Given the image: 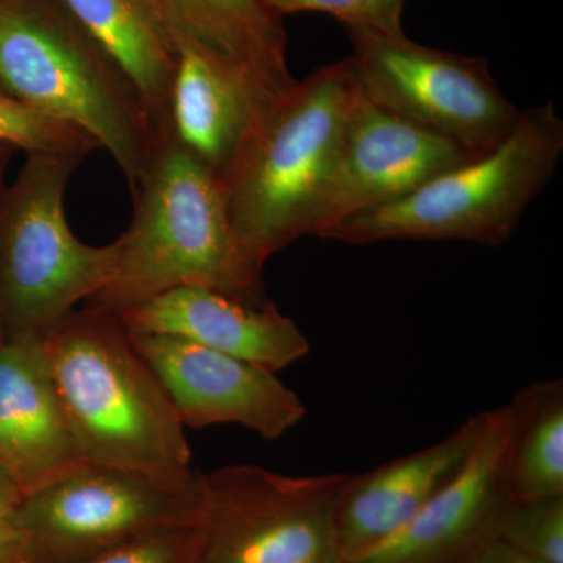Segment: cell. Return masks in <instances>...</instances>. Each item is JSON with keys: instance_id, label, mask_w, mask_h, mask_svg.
<instances>
[{"instance_id": "ac0fdd59", "label": "cell", "mask_w": 563, "mask_h": 563, "mask_svg": "<svg viewBox=\"0 0 563 563\" xmlns=\"http://www.w3.org/2000/svg\"><path fill=\"white\" fill-rule=\"evenodd\" d=\"M169 106V139L220 179L258 117L250 92L191 52H179Z\"/></svg>"}, {"instance_id": "5b68a950", "label": "cell", "mask_w": 563, "mask_h": 563, "mask_svg": "<svg viewBox=\"0 0 563 563\" xmlns=\"http://www.w3.org/2000/svg\"><path fill=\"white\" fill-rule=\"evenodd\" d=\"M563 152L553 102L521 110L493 150L444 169L388 206L355 214L321 239L347 244L385 240H463L503 246L525 210L550 184Z\"/></svg>"}, {"instance_id": "30bf717a", "label": "cell", "mask_w": 563, "mask_h": 563, "mask_svg": "<svg viewBox=\"0 0 563 563\" xmlns=\"http://www.w3.org/2000/svg\"><path fill=\"white\" fill-rule=\"evenodd\" d=\"M453 141L369 101L361 90L317 206L309 236L409 195L474 157Z\"/></svg>"}, {"instance_id": "8fae6325", "label": "cell", "mask_w": 563, "mask_h": 563, "mask_svg": "<svg viewBox=\"0 0 563 563\" xmlns=\"http://www.w3.org/2000/svg\"><path fill=\"white\" fill-rule=\"evenodd\" d=\"M131 335L185 428L239 424L273 442L306 417L277 373L177 336Z\"/></svg>"}, {"instance_id": "ba28073f", "label": "cell", "mask_w": 563, "mask_h": 563, "mask_svg": "<svg viewBox=\"0 0 563 563\" xmlns=\"http://www.w3.org/2000/svg\"><path fill=\"white\" fill-rule=\"evenodd\" d=\"M346 33L369 101L472 154L493 150L520 118L483 57L422 46L406 33Z\"/></svg>"}, {"instance_id": "ffe728a7", "label": "cell", "mask_w": 563, "mask_h": 563, "mask_svg": "<svg viewBox=\"0 0 563 563\" xmlns=\"http://www.w3.org/2000/svg\"><path fill=\"white\" fill-rule=\"evenodd\" d=\"M0 144L27 154H69L87 157L99 144L69 122L49 117L0 91Z\"/></svg>"}, {"instance_id": "cb8c5ba5", "label": "cell", "mask_w": 563, "mask_h": 563, "mask_svg": "<svg viewBox=\"0 0 563 563\" xmlns=\"http://www.w3.org/2000/svg\"><path fill=\"white\" fill-rule=\"evenodd\" d=\"M465 563H547L540 561V559L532 558V555L523 553V551L517 550V548L510 547L503 540L493 539L487 540L477 548L468 561Z\"/></svg>"}, {"instance_id": "52a82bcc", "label": "cell", "mask_w": 563, "mask_h": 563, "mask_svg": "<svg viewBox=\"0 0 563 563\" xmlns=\"http://www.w3.org/2000/svg\"><path fill=\"white\" fill-rule=\"evenodd\" d=\"M346 479L250 463L202 474L199 563H344L336 507Z\"/></svg>"}, {"instance_id": "277c9868", "label": "cell", "mask_w": 563, "mask_h": 563, "mask_svg": "<svg viewBox=\"0 0 563 563\" xmlns=\"http://www.w3.org/2000/svg\"><path fill=\"white\" fill-rule=\"evenodd\" d=\"M0 91L87 132L132 191L161 144L131 81L62 0H0Z\"/></svg>"}, {"instance_id": "4316f807", "label": "cell", "mask_w": 563, "mask_h": 563, "mask_svg": "<svg viewBox=\"0 0 563 563\" xmlns=\"http://www.w3.org/2000/svg\"><path fill=\"white\" fill-rule=\"evenodd\" d=\"M11 147L0 144V191L3 188V169H5L7 161H9V152Z\"/></svg>"}, {"instance_id": "9a60e30c", "label": "cell", "mask_w": 563, "mask_h": 563, "mask_svg": "<svg viewBox=\"0 0 563 563\" xmlns=\"http://www.w3.org/2000/svg\"><path fill=\"white\" fill-rule=\"evenodd\" d=\"M0 462L24 498L85 463L52 379L44 340L0 342Z\"/></svg>"}, {"instance_id": "d4e9b609", "label": "cell", "mask_w": 563, "mask_h": 563, "mask_svg": "<svg viewBox=\"0 0 563 563\" xmlns=\"http://www.w3.org/2000/svg\"><path fill=\"white\" fill-rule=\"evenodd\" d=\"M24 495L14 483L13 477L0 462V525H10L14 514L20 509Z\"/></svg>"}, {"instance_id": "9c48e42d", "label": "cell", "mask_w": 563, "mask_h": 563, "mask_svg": "<svg viewBox=\"0 0 563 563\" xmlns=\"http://www.w3.org/2000/svg\"><path fill=\"white\" fill-rule=\"evenodd\" d=\"M202 481L184 492L85 462L22 499L11 526L31 563H79L139 537L201 525Z\"/></svg>"}, {"instance_id": "83f0119b", "label": "cell", "mask_w": 563, "mask_h": 563, "mask_svg": "<svg viewBox=\"0 0 563 563\" xmlns=\"http://www.w3.org/2000/svg\"><path fill=\"white\" fill-rule=\"evenodd\" d=\"M3 340V335H2V331H0V342H2Z\"/></svg>"}, {"instance_id": "6da1fadb", "label": "cell", "mask_w": 563, "mask_h": 563, "mask_svg": "<svg viewBox=\"0 0 563 563\" xmlns=\"http://www.w3.org/2000/svg\"><path fill=\"white\" fill-rule=\"evenodd\" d=\"M52 379L85 462L191 492L185 426L117 313L74 310L44 339Z\"/></svg>"}, {"instance_id": "e0dca14e", "label": "cell", "mask_w": 563, "mask_h": 563, "mask_svg": "<svg viewBox=\"0 0 563 563\" xmlns=\"http://www.w3.org/2000/svg\"><path fill=\"white\" fill-rule=\"evenodd\" d=\"M131 81L158 140L169 139L179 55L146 0H62Z\"/></svg>"}, {"instance_id": "7a4b0ae2", "label": "cell", "mask_w": 563, "mask_h": 563, "mask_svg": "<svg viewBox=\"0 0 563 563\" xmlns=\"http://www.w3.org/2000/svg\"><path fill=\"white\" fill-rule=\"evenodd\" d=\"M361 96L352 58L329 63L268 107L220 177L233 239L255 272L309 236L314 206Z\"/></svg>"}, {"instance_id": "44dd1931", "label": "cell", "mask_w": 563, "mask_h": 563, "mask_svg": "<svg viewBox=\"0 0 563 563\" xmlns=\"http://www.w3.org/2000/svg\"><path fill=\"white\" fill-rule=\"evenodd\" d=\"M496 539L547 563H563V495L512 501L499 517Z\"/></svg>"}, {"instance_id": "d6986e66", "label": "cell", "mask_w": 563, "mask_h": 563, "mask_svg": "<svg viewBox=\"0 0 563 563\" xmlns=\"http://www.w3.org/2000/svg\"><path fill=\"white\" fill-rule=\"evenodd\" d=\"M506 485L512 501L563 495V383L528 385L507 404Z\"/></svg>"}, {"instance_id": "7402d4cb", "label": "cell", "mask_w": 563, "mask_h": 563, "mask_svg": "<svg viewBox=\"0 0 563 563\" xmlns=\"http://www.w3.org/2000/svg\"><path fill=\"white\" fill-rule=\"evenodd\" d=\"M279 16L324 13L342 22L344 31L398 35L406 0H266Z\"/></svg>"}, {"instance_id": "4fadbf2b", "label": "cell", "mask_w": 563, "mask_h": 563, "mask_svg": "<svg viewBox=\"0 0 563 563\" xmlns=\"http://www.w3.org/2000/svg\"><path fill=\"white\" fill-rule=\"evenodd\" d=\"M174 49L191 52L250 92L258 113L291 91L284 18L266 0H146Z\"/></svg>"}, {"instance_id": "484cf974", "label": "cell", "mask_w": 563, "mask_h": 563, "mask_svg": "<svg viewBox=\"0 0 563 563\" xmlns=\"http://www.w3.org/2000/svg\"><path fill=\"white\" fill-rule=\"evenodd\" d=\"M0 563H31L27 544L11 525H0Z\"/></svg>"}, {"instance_id": "5bb4252c", "label": "cell", "mask_w": 563, "mask_h": 563, "mask_svg": "<svg viewBox=\"0 0 563 563\" xmlns=\"http://www.w3.org/2000/svg\"><path fill=\"white\" fill-rule=\"evenodd\" d=\"M117 314L135 335L177 336L273 373L310 352L301 329L268 299L250 301L213 288H177Z\"/></svg>"}, {"instance_id": "3957f363", "label": "cell", "mask_w": 563, "mask_h": 563, "mask_svg": "<svg viewBox=\"0 0 563 563\" xmlns=\"http://www.w3.org/2000/svg\"><path fill=\"white\" fill-rule=\"evenodd\" d=\"M133 192L117 272L88 306L118 313L184 287L265 301L262 273L233 239L220 179L173 139L161 141Z\"/></svg>"}, {"instance_id": "603a6c76", "label": "cell", "mask_w": 563, "mask_h": 563, "mask_svg": "<svg viewBox=\"0 0 563 563\" xmlns=\"http://www.w3.org/2000/svg\"><path fill=\"white\" fill-rule=\"evenodd\" d=\"M202 544V523L181 526L139 537L79 563H199Z\"/></svg>"}, {"instance_id": "8992f818", "label": "cell", "mask_w": 563, "mask_h": 563, "mask_svg": "<svg viewBox=\"0 0 563 563\" xmlns=\"http://www.w3.org/2000/svg\"><path fill=\"white\" fill-rule=\"evenodd\" d=\"M84 157L27 154L0 191V331L44 340L117 272L120 240L80 242L65 217L68 181Z\"/></svg>"}, {"instance_id": "7c38bea8", "label": "cell", "mask_w": 563, "mask_h": 563, "mask_svg": "<svg viewBox=\"0 0 563 563\" xmlns=\"http://www.w3.org/2000/svg\"><path fill=\"white\" fill-rule=\"evenodd\" d=\"M509 407L487 410L463 472L402 528L344 563H465L496 537L510 501L506 485Z\"/></svg>"}, {"instance_id": "2e32d148", "label": "cell", "mask_w": 563, "mask_h": 563, "mask_svg": "<svg viewBox=\"0 0 563 563\" xmlns=\"http://www.w3.org/2000/svg\"><path fill=\"white\" fill-rule=\"evenodd\" d=\"M484 421L485 412L473 415L431 446L368 473L347 474L336 507L344 561L384 542L453 483L472 457Z\"/></svg>"}]
</instances>
